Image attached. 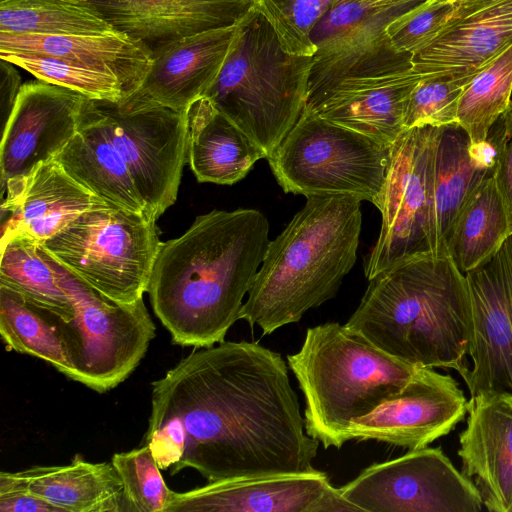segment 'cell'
I'll list each match as a JSON object with an SVG mask.
<instances>
[{
  "mask_svg": "<svg viewBox=\"0 0 512 512\" xmlns=\"http://www.w3.org/2000/svg\"><path fill=\"white\" fill-rule=\"evenodd\" d=\"M145 444L171 475L191 468L215 482L312 473L319 441L306 433L281 354L223 341L152 383Z\"/></svg>",
  "mask_w": 512,
  "mask_h": 512,
  "instance_id": "cell-1",
  "label": "cell"
},
{
  "mask_svg": "<svg viewBox=\"0 0 512 512\" xmlns=\"http://www.w3.org/2000/svg\"><path fill=\"white\" fill-rule=\"evenodd\" d=\"M269 230L257 209L212 210L162 242L147 292L173 343L205 348L224 341L263 261Z\"/></svg>",
  "mask_w": 512,
  "mask_h": 512,
  "instance_id": "cell-2",
  "label": "cell"
},
{
  "mask_svg": "<svg viewBox=\"0 0 512 512\" xmlns=\"http://www.w3.org/2000/svg\"><path fill=\"white\" fill-rule=\"evenodd\" d=\"M345 326L417 367L454 369L463 379L470 370L469 292L449 255L424 254L381 271Z\"/></svg>",
  "mask_w": 512,
  "mask_h": 512,
  "instance_id": "cell-3",
  "label": "cell"
},
{
  "mask_svg": "<svg viewBox=\"0 0 512 512\" xmlns=\"http://www.w3.org/2000/svg\"><path fill=\"white\" fill-rule=\"evenodd\" d=\"M361 202L346 195L306 196L270 240L239 319L269 335L334 298L357 260Z\"/></svg>",
  "mask_w": 512,
  "mask_h": 512,
  "instance_id": "cell-4",
  "label": "cell"
},
{
  "mask_svg": "<svg viewBox=\"0 0 512 512\" xmlns=\"http://www.w3.org/2000/svg\"><path fill=\"white\" fill-rule=\"evenodd\" d=\"M287 363L304 395L306 433L324 448H341L352 421L396 394L418 368L338 322L308 328Z\"/></svg>",
  "mask_w": 512,
  "mask_h": 512,
  "instance_id": "cell-5",
  "label": "cell"
},
{
  "mask_svg": "<svg viewBox=\"0 0 512 512\" xmlns=\"http://www.w3.org/2000/svg\"><path fill=\"white\" fill-rule=\"evenodd\" d=\"M313 57L287 53L254 5L237 23L226 60L203 95L265 153L279 145L307 102Z\"/></svg>",
  "mask_w": 512,
  "mask_h": 512,
  "instance_id": "cell-6",
  "label": "cell"
},
{
  "mask_svg": "<svg viewBox=\"0 0 512 512\" xmlns=\"http://www.w3.org/2000/svg\"><path fill=\"white\" fill-rule=\"evenodd\" d=\"M424 74L387 32L345 50L314 56L305 108L382 143L405 131L410 95Z\"/></svg>",
  "mask_w": 512,
  "mask_h": 512,
  "instance_id": "cell-7",
  "label": "cell"
},
{
  "mask_svg": "<svg viewBox=\"0 0 512 512\" xmlns=\"http://www.w3.org/2000/svg\"><path fill=\"white\" fill-rule=\"evenodd\" d=\"M391 146L335 124L305 107L266 158L285 193L346 195L378 205Z\"/></svg>",
  "mask_w": 512,
  "mask_h": 512,
  "instance_id": "cell-8",
  "label": "cell"
},
{
  "mask_svg": "<svg viewBox=\"0 0 512 512\" xmlns=\"http://www.w3.org/2000/svg\"><path fill=\"white\" fill-rule=\"evenodd\" d=\"M155 222L103 202L84 211L42 245L106 298L133 303L147 292L162 245Z\"/></svg>",
  "mask_w": 512,
  "mask_h": 512,
  "instance_id": "cell-9",
  "label": "cell"
},
{
  "mask_svg": "<svg viewBox=\"0 0 512 512\" xmlns=\"http://www.w3.org/2000/svg\"><path fill=\"white\" fill-rule=\"evenodd\" d=\"M55 268L74 308L70 320L49 310L72 367L71 379L106 392L139 365L155 337V324L143 298L127 304L114 302L57 260Z\"/></svg>",
  "mask_w": 512,
  "mask_h": 512,
  "instance_id": "cell-10",
  "label": "cell"
},
{
  "mask_svg": "<svg viewBox=\"0 0 512 512\" xmlns=\"http://www.w3.org/2000/svg\"><path fill=\"white\" fill-rule=\"evenodd\" d=\"M83 109L118 151L156 221L175 203L187 162L185 113L165 107L123 111L118 102L90 98Z\"/></svg>",
  "mask_w": 512,
  "mask_h": 512,
  "instance_id": "cell-11",
  "label": "cell"
},
{
  "mask_svg": "<svg viewBox=\"0 0 512 512\" xmlns=\"http://www.w3.org/2000/svg\"><path fill=\"white\" fill-rule=\"evenodd\" d=\"M438 129L424 126L405 130L391 146L385 184L376 206L382 215L380 233L364 266L368 280L398 262L431 253Z\"/></svg>",
  "mask_w": 512,
  "mask_h": 512,
  "instance_id": "cell-12",
  "label": "cell"
},
{
  "mask_svg": "<svg viewBox=\"0 0 512 512\" xmlns=\"http://www.w3.org/2000/svg\"><path fill=\"white\" fill-rule=\"evenodd\" d=\"M360 512H479L474 483L440 448L424 447L361 471L339 488Z\"/></svg>",
  "mask_w": 512,
  "mask_h": 512,
  "instance_id": "cell-13",
  "label": "cell"
},
{
  "mask_svg": "<svg viewBox=\"0 0 512 512\" xmlns=\"http://www.w3.org/2000/svg\"><path fill=\"white\" fill-rule=\"evenodd\" d=\"M464 275L472 313V369L464 379L470 396L512 394V235Z\"/></svg>",
  "mask_w": 512,
  "mask_h": 512,
  "instance_id": "cell-14",
  "label": "cell"
},
{
  "mask_svg": "<svg viewBox=\"0 0 512 512\" xmlns=\"http://www.w3.org/2000/svg\"><path fill=\"white\" fill-rule=\"evenodd\" d=\"M466 414L467 399L455 379L418 367L396 394L352 421L346 437L420 449L448 435Z\"/></svg>",
  "mask_w": 512,
  "mask_h": 512,
  "instance_id": "cell-15",
  "label": "cell"
},
{
  "mask_svg": "<svg viewBox=\"0 0 512 512\" xmlns=\"http://www.w3.org/2000/svg\"><path fill=\"white\" fill-rule=\"evenodd\" d=\"M86 98L41 80L23 84L1 133L0 186L61 151L77 132Z\"/></svg>",
  "mask_w": 512,
  "mask_h": 512,
  "instance_id": "cell-16",
  "label": "cell"
},
{
  "mask_svg": "<svg viewBox=\"0 0 512 512\" xmlns=\"http://www.w3.org/2000/svg\"><path fill=\"white\" fill-rule=\"evenodd\" d=\"M360 512L325 472L208 482L183 493L172 491L165 512Z\"/></svg>",
  "mask_w": 512,
  "mask_h": 512,
  "instance_id": "cell-17",
  "label": "cell"
},
{
  "mask_svg": "<svg viewBox=\"0 0 512 512\" xmlns=\"http://www.w3.org/2000/svg\"><path fill=\"white\" fill-rule=\"evenodd\" d=\"M236 25L205 31L158 47L141 85L118 102L123 111L154 107L185 113L216 80L230 51Z\"/></svg>",
  "mask_w": 512,
  "mask_h": 512,
  "instance_id": "cell-18",
  "label": "cell"
},
{
  "mask_svg": "<svg viewBox=\"0 0 512 512\" xmlns=\"http://www.w3.org/2000/svg\"><path fill=\"white\" fill-rule=\"evenodd\" d=\"M437 35L412 54L422 74H474L512 45V0H453Z\"/></svg>",
  "mask_w": 512,
  "mask_h": 512,
  "instance_id": "cell-19",
  "label": "cell"
},
{
  "mask_svg": "<svg viewBox=\"0 0 512 512\" xmlns=\"http://www.w3.org/2000/svg\"><path fill=\"white\" fill-rule=\"evenodd\" d=\"M103 202L54 159L40 162L1 186V239L21 234L44 243Z\"/></svg>",
  "mask_w": 512,
  "mask_h": 512,
  "instance_id": "cell-20",
  "label": "cell"
},
{
  "mask_svg": "<svg viewBox=\"0 0 512 512\" xmlns=\"http://www.w3.org/2000/svg\"><path fill=\"white\" fill-rule=\"evenodd\" d=\"M461 472L490 512H512V394L480 393L467 401L459 434Z\"/></svg>",
  "mask_w": 512,
  "mask_h": 512,
  "instance_id": "cell-21",
  "label": "cell"
},
{
  "mask_svg": "<svg viewBox=\"0 0 512 512\" xmlns=\"http://www.w3.org/2000/svg\"><path fill=\"white\" fill-rule=\"evenodd\" d=\"M116 31L152 52L187 36L237 24L256 0H81Z\"/></svg>",
  "mask_w": 512,
  "mask_h": 512,
  "instance_id": "cell-22",
  "label": "cell"
},
{
  "mask_svg": "<svg viewBox=\"0 0 512 512\" xmlns=\"http://www.w3.org/2000/svg\"><path fill=\"white\" fill-rule=\"evenodd\" d=\"M0 52L52 57L114 75L124 85L126 97L141 85L152 63V51L146 45L118 31L77 36L0 33Z\"/></svg>",
  "mask_w": 512,
  "mask_h": 512,
  "instance_id": "cell-23",
  "label": "cell"
},
{
  "mask_svg": "<svg viewBox=\"0 0 512 512\" xmlns=\"http://www.w3.org/2000/svg\"><path fill=\"white\" fill-rule=\"evenodd\" d=\"M187 162L199 182L232 185L254 164L263 150L204 96L185 111Z\"/></svg>",
  "mask_w": 512,
  "mask_h": 512,
  "instance_id": "cell-24",
  "label": "cell"
},
{
  "mask_svg": "<svg viewBox=\"0 0 512 512\" xmlns=\"http://www.w3.org/2000/svg\"><path fill=\"white\" fill-rule=\"evenodd\" d=\"M493 166L473 151L466 131L457 123L439 127L434 151L431 253L448 255L447 243L454 223Z\"/></svg>",
  "mask_w": 512,
  "mask_h": 512,
  "instance_id": "cell-25",
  "label": "cell"
},
{
  "mask_svg": "<svg viewBox=\"0 0 512 512\" xmlns=\"http://www.w3.org/2000/svg\"><path fill=\"white\" fill-rule=\"evenodd\" d=\"M52 159L94 195L149 218L126 164L83 108L77 132Z\"/></svg>",
  "mask_w": 512,
  "mask_h": 512,
  "instance_id": "cell-26",
  "label": "cell"
},
{
  "mask_svg": "<svg viewBox=\"0 0 512 512\" xmlns=\"http://www.w3.org/2000/svg\"><path fill=\"white\" fill-rule=\"evenodd\" d=\"M19 474L31 492L61 512H129L112 462L92 463L77 454L70 464L34 466Z\"/></svg>",
  "mask_w": 512,
  "mask_h": 512,
  "instance_id": "cell-27",
  "label": "cell"
},
{
  "mask_svg": "<svg viewBox=\"0 0 512 512\" xmlns=\"http://www.w3.org/2000/svg\"><path fill=\"white\" fill-rule=\"evenodd\" d=\"M510 236L506 208L491 173L458 215L447 253L465 274L489 260Z\"/></svg>",
  "mask_w": 512,
  "mask_h": 512,
  "instance_id": "cell-28",
  "label": "cell"
},
{
  "mask_svg": "<svg viewBox=\"0 0 512 512\" xmlns=\"http://www.w3.org/2000/svg\"><path fill=\"white\" fill-rule=\"evenodd\" d=\"M0 284L70 320L72 302L59 282L55 259L42 243L21 234L0 241Z\"/></svg>",
  "mask_w": 512,
  "mask_h": 512,
  "instance_id": "cell-29",
  "label": "cell"
},
{
  "mask_svg": "<svg viewBox=\"0 0 512 512\" xmlns=\"http://www.w3.org/2000/svg\"><path fill=\"white\" fill-rule=\"evenodd\" d=\"M430 0H339L314 28V56L373 40L392 22Z\"/></svg>",
  "mask_w": 512,
  "mask_h": 512,
  "instance_id": "cell-30",
  "label": "cell"
},
{
  "mask_svg": "<svg viewBox=\"0 0 512 512\" xmlns=\"http://www.w3.org/2000/svg\"><path fill=\"white\" fill-rule=\"evenodd\" d=\"M117 32L81 0H7L0 3V33L107 35Z\"/></svg>",
  "mask_w": 512,
  "mask_h": 512,
  "instance_id": "cell-31",
  "label": "cell"
},
{
  "mask_svg": "<svg viewBox=\"0 0 512 512\" xmlns=\"http://www.w3.org/2000/svg\"><path fill=\"white\" fill-rule=\"evenodd\" d=\"M0 334L7 350L37 357L71 379L72 367L49 309L0 284Z\"/></svg>",
  "mask_w": 512,
  "mask_h": 512,
  "instance_id": "cell-32",
  "label": "cell"
},
{
  "mask_svg": "<svg viewBox=\"0 0 512 512\" xmlns=\"http://www.w3.org/2000/svg\"><path fill=\"white\" fill-rule=\"evenodd\" d=\"M512 94V45L480 68L465 87L458 103L457 124L471 145L485 142L507 110Z\"/></svg>",
  "mask_w": 512,
  "mask_h": 512,
  "instance_id": "cell-33",
  "label": "cell"
},
{
  "mask_svg": "<svg viewBox=\"0 0 512 512\" xmlns=\"http://www.w3.org/2000/svg\"><path fill=\"white\" fill-rule=\"evenodd\" d=\"M0 58L21 67L38 80L74 90L90 99L120 102L127 96L122 82L108 73L40 55L0 52Z\"/></svg>",
  "mask_w": 512,
  "mask_h": 512,
  "instance_id": "cell-34",
  "label": "cell"
},
{
  "mask_svg": "<svg viewBox=\"0 0 512 512\" xmlns=\"http://www.w3.org/2000/svg\"><path fill=\"white\" fill-rule=\"evenodd\" d=\"M339 0H256V8L275 31L282 48L296 56L314 57L311 34Z\"/></svg>",
  "mask_w": 512,
  "mask_h": 512,
  "instance_id": "cell-35",
  "label": "cell"
},
{
  "mask_svg": "<svg viewBox=\"0 0 512 512\" xmlns=\"http://www.w3.org/2000/svg\"><path fill=\"white\" fill-rule=\"evenodd\" d=\"M474 74H424L410 95L405 130L457 123L459 99Z\"/></svg>",
  "mask_w": 512,
  "mask_h": 512,
  "instance_id": "cell-36",
  "label": "cell"
},
{
  "mask_svg": "<svg viewBox=\"0 0 512 512\" xmlns=\"http://www.w3.org/2000/svg\"><path fill=\"white\" fill-rule=\"evenodd\" d=\"M118 472L129 512H165L172 490L164 482L160 467L145 444L115 453L111 460Z\"/></svg>",
  "mask_w": 512,
  "mask_h": 512,
  "instance_id": "cell-37",
  "label": "cell"
},
{
  "mask_svg": "<svg viewBox=\"0 0 512 512\" xmlns=\"http://www.w3.org/2000/svg\"><path fill=\"white\" fill-rule=\"evenodd\" d=\"M453 8V0H430L388 25L387 35L398 51L413 54L437 35Z\"/></svg>",
  "mask_w": 512,
  "mask_h": 512,
  "instance_id": "cell-38",
  "label": "cell"
},
{
  "mask_svg": "<svg viewBox=\"0 0 512 512\" xmlns=\"http://www.w3.org/2000/svg\"><path fill=\"white\" fill-rule=\"evenodd\" d=\"M496 124L489 133L496 147L492 175L506 208L512 235V101Z\"/></svg>",
  "mask_w": 512,
  "mask_h": 512,
  "instance_id": "cell-39",
  "label": "cell"
},
{
  "mask_svg": "<svg viewBox=\"0 0 512 512\" xmlns=\"http://www.w3.org/2000/svg\"><path fill=\"white\" fill-rule=\"evenodd\" d=\"M0 512H61L31 492L19 472L0 474Z\"/></svg>",
  "mask_w": 512,
  "mask_h": 512,
  "instance_id": "cell-40",
  "label": "cell"
},
{
  "mask_svg": "<svg viewBox=\"0 0 512 512\" xmlns=\"http://www.w3.org/2000/svg\"><path fill=\"white\" fill-rule=\"evenodd\" d=\"M13 63L0 58V120L4 131L17 103L23 86L21 77Z\"/></svg>",
  "mask_w": 512,
  "mask_h": 512,
  "instance_id": "cell-41",
  "label": "cell"
},
{
  "mask_svg": "<svg viewBox=\"0 0 512 512\" xmlns=\"http://www.w3.org/2000/svg\"><path fill=\"white\" fill-rule=\"evenodd\" d=\"M434 1H439V2H448V1H452V0H434Z\"/></svg>",
  "mask_w": 512,
  "mask_h": 512,
  "instance_id": "cell-42",
  "label": "cell"
},
{
  "mask_svg": "<svg viewBox=\"0 0 512 512\" xmlns=\"http://www.w3.org/2000/svg\"><path fill=\"white\" fill-rule=\"evenodd\" d=\"M5 1H7V0H0V3L5 2Z\"/></svg>",
  "mask_w": 512,
  "mask_h": 512,
  "instance_id": "cell-43",
  "label": "cell"
}]
</instances>
